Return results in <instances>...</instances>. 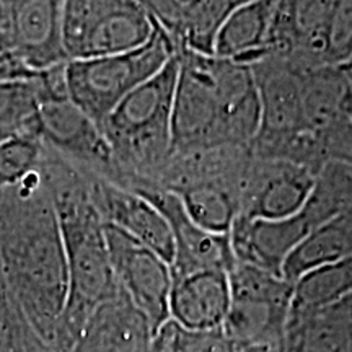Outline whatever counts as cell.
Instances as JSON below:
<instances>
[{
	"label": "cell",
	"mask_w": 352,
	"mask_h": 352,
	"mask_svg": "<svg viewBox=\"0 0 352 352\" xmlns=\"http://www.w3.org/2000/svg\"><path fill=\"white\" fill-rule=\"evenodd\" d=\"M175 56L173 43L155 21L152 38L138 50L98 59L69 60L64 67L67 96L101 131L109 113Z\"/></svg>",
	"instance_id": "obj_5"
},
{
	"label": "cell",
	"mask_w": 352,
	"mask_h": 352,
	"mask_svg": "<svg viewBox=\"0 0 352 352\" xmlns=\"http://www.w3.org/2000/svg\"><path fill=\"white\" fill-rule=\"evenodd\" d=\"M0 352H52L33 333L0 272Z\"/></svg>",
	"instance_id": "obj_25"
},
{
	"label": "cell",
	"mask_w": 352,
	"mask_h": 352,
	"mask_svg": "<svg viewBox=\"0 0 352 352\" xmlns=\"http://www.w3.org/2000/svg\"><path fill=\"white\" fill-rule=\"evenodd\" d=\"M148 352H240L222 329L188 331L168 320L151 336Z\"/></svg>",
	"instance_id": "obj_24"
},
{
	"label": "cell",
	"mask_w": 352,
	"mask_h": 352,
	"mask_svg": "<svg viewBox=\"0 0 352 352\" xmlns=\"http://www.w3.org/2000/svg\"><path fill=\"white\" fill-rule=\"evenodd\" d=\"M316 176L303 165L272 162L252 176L243 189L239 217L250 220H284L296 217L314 195Z\"/></svg>",
	"instance_id": "obj_13"
},
{
	"label": "cell",
	"mask_w": 352,
	"mask_h": 352,
	"mask_svg": "<svg viewBox=\"0 0 352 352\" xmlns=\"http://www.w3.org/2000/svg\"><path fill=\"white\" fill-rule=\"evenodd\" d=\"M131 191L151 201L168 220L175 241L171 276L178 277L204 270L228 272L235 261L230 235H214L197 227L188 217L179 197L170 189H162L155 184H145Z\"/></svg>",
	"instance_id": "obj_11"
},
{
	"label": "cell",
	"mask_w": 352,
	"mask_h": 352,
	"mask_svg": "<svg viewBox=\"0 0 352 352\" xmlns=\"http://www.w3.org/2000/svg\"><path fill=\"white\" fill-rule=\"evenodd\" d=\"M152 19L171 39L176 51L214 56L223 21L240 2H144Z\"/></svg>",
	"instance_id": "obj_16"
},
{
	"label": "cell",
	"mask_w": 352,
	"mask_h": 352,
	"mask_svg": "<svg viewBox=\"0 0 352 352\" xmlns=\"http://www.w3.org/2000/svg\"><path fill=\"white\" fill-rule=\"evenodd\" d=\"M0 272L26 323L54 352L69 296V271L41 168L0 191Z\"/></svg>",
	"instance_id": "obj_1"
},
{
	"label": "cell",
	"mask_w": 352,
	"mask_h": 352,
	"mask_svg": "<svg viewBox=\"0 0 352 352\" xmlns=\"http://www.w3.org/2000/svg\"><path fill=\"white\" fill-rule=\"evenodd\" d=\"M46 147L32 132L0 140V191L15 186L41 168Z\"/></svg>",
	"instance_id": "obj_23"
},
{
	"label": "cell",
	"mask_w": 352,
	"mask_h": 352,
	"mask_svg": "<svg viewBox=\"0 0 352 352\" xmlns=\"http://www.w3.org/2000/svg\"><path fill=\"white\" fill-rule=\"evenodd\" d=\"M176 54L173 152L236 147L259 135L261 100L253 67L188 51Z\"/></svg>",
	"instance_id": "obj_2"
},
{
	"label": "cell",
	"mask_w": 352,
	"mask_h": 352,
	"mask_svg": "<svg viewBox=\"0 0 352 352\" xmlns=\"http://www.w3.org/2000/svg\"><path fill=\"white\" fill-rule=\"evenodd\" d=\"M171 191L179 197L188 217L197 227L214 235H230L240 210L239 202L226 186L212 182H195Z\"/></svg>",
	"instance_id": "obj_21"
},
{
	"label": "cell",
	"mask_w": 352,
	"mask_h": 352,
	"mask_svg": "<svg viewBox=\"0 0 352 352\" xmlns=\"http://www.w3.org/2000/svg\"><path fill=\"white\" fill-rule=\"evenodd\" d=\"M253 74L261 100L259 135H292L305 129L300 78L284 70Z\"/></svg>",
	"instance_id": "obj_19"
},
{
	"label": "cell",
	"mask_w": 352,
	"mask_h": 352,
	"mask_svg": "<svg viewBox=\"0 0 352 352\" xmlns=\"http://www.w3.org/2000/svg\"><path fill=\"white\" fill-rule=\"evenodd\" d=\"M178 69L176 54L160 72L132 90L101 124L118 170V186L147 184L173 153L171 116Z\"/></svg>",
	"instance_id": "obj_4"
},
{
	"label": "cell",
	"mask_w": 352,
	"mask_h": 352,
	"mask_svg": "<svg viewBox=\"0 0 352 352\" xmlns=\"http://www.w3.org/2000/svg\"><path fill=\"white\" fill-rule=\"evenodd\" d=\"M85 176L90 199L101 220L126 232L171 266L175 241L165 215L151 201L131 189L118 186L98 176Z\"/></svg>",
	"instance_id": "obj_12"
},
{
	"label": "cell",
	"mask_w": 352,
	"mask_h": 352,
	"mask_svg": "<svg viewBox=\"0 0 352 352\" xmlns=\"http://www.w3.org/2000/svg\"><path fill=\"white\" fill-rule=\"evenodd\" d=\"M38 74L30 72L19 59H15L10 52L0 51V82L19 80V78H32Z\"/></svg>",
	"instance_id": "obj_26"
},
{
	"label": "cell",
	"mask_w": 352,
	"mask_h": 352,
	"mask_svg": "<svg viewBox=\"0 0 352 352\" xmlns=\"http://www.w3.org/2000/svg\"><path fill=\"white\" fill-rule=\"evenodd\" d=\"M352 296V256L307 272L294 284L289 324Z\"/></svg>",
	"instance_id": "obj_20"
},
{
	"label": "cell",
	"mask_w": 352,
	"mask_h": 352,
	"mask_svg": "<svg viewBox=\"0 0 352 352\" xmlns=\"http://www.w3.org/2000/svg\"><path fill=\"white\" fill-rule=\"evenodd\" d=\"M155 30L144 2L69 0L63 10L64 50L69 60L98 59L138 50Z\"/></svg>",
	"instance_id": "obj_8"
},
{
	"label": "cell",
	"mask_w": 352,
	"mask_h": 352,
	"mask_svg": "<svg viewBox=\"0 0 352 352\" xmlns=\"http://www.w3.org/2000/svg\"><path fill=\"white\" fill-rule=\"evenodd\" d=\"M104 240L120 290L142 316L152 336L170 320L171 266L118 227L104 223Z\"/></svg>",
	"instance_id": "obj_9"
},
{
	"label": "cell",
	"mask_w": 352,
	"mask_h": 352,
	"mask_svg": "<svg viewBox=\"0 0 352 352\" xmlns=\"http://www.w3.org/2000/svg\"><path fill=\"white\" fill-rule=\"evenodd\" d=\"M16 134V132H15ZM10 135H13V132H7V131H2L0 129V140H3V139H7V138H10Z\"/></svg>",
	"instance_id": "obj_29"
},
{
	"label": "cell",
	"mask_w": 352,
	"mask_h": 352,
	"mask_svg": "<svg viewBox=\"0 0 352 352\" xmlns=\"http://www.w3.org/2000/svg\"><path fill=\"white\" fill-rule=\"evenodd\" d=\"M341 67H342V72H344V76H346V83H347L344 113H346L347 121H349L352 126V59L347 60L346 64H341Z\"/></svg>",
	"instance_id": "obj_27"
},
{
	"label": "cell",
	"mask_w": 352,
	"mask_h": 352,
	"mask_svg": "<svg viewBox=\"0 0 352 352\" xmlns=\"http://www.w3.org/2000/svg\"><path fill=\"white\" fill-rule=\"evenodd\" d=\"M240 352H279L272 347H266V346H252V347H243L240 349Z\"/></svg>",
	"instance_id": "obj_28"
},
{
	"label": "cell",
	"mask_w": 352,
	"mask_h": 352,
	"mask_svg": "<svg viewBox=\"0 0 352 352\" xmlns=\"http://www.w3.org/2000/svg\"><path fill=\"white\" fill-rule=\"evenodd\" d=\"M352 256V209L314 228L289 254L283 277L296 284L307 272Z\"/></svg>",
	"instance_id": "obj_18"
},
{
	"label": "cell",
	"mask_w": 352,
	"mask_h": 352,
	"mask_svg": "<svg viewBox=\"0 0 352 352\" xmlns=\"http://www.w3.org/2000/svg\"><path fill=\"white\" fill-rule=\"evenodd\" d=\"M65 64L43 72L44 95L34 120V134L47 151L80 173L118 184L116 165L100 127L67 96Z\"/></svg>",
	"instance_id": "obj_6"
},
{
	"label": "cell",
	"mask_w": 352,
	"mask_h": 352,
	"mask_svg": "<svg viewBox=\"0 0 352 352\" xmlns=\"http://www.w3.org/2000/svg\"><path fill=\"white\" fill-rule=\"evenodd\" d=\"M277 2H240L223 21L214 56L250 65L272 51Z\"/></svg>",
	"instance_id": "obj_17"
},
{
	"label": "cell",
	"mask_w": 352,
	"mask_h": 352,
	"mask_svg": "<svg viewBox=\"0 0 352 352\" xmlns=\"http://www.w3.org/2000/svg\"><path fill=\"white\" fill-rule=\"evenodd\" d=\"M170 320L188 331L222 329L230 308L228 272L204 270L173 277Z\"/></svg>",
	"instance_id": "obj_15"
},
{
	"label": "cell",
	"mask_w": 352,
	"mask_h": 352,
	"mask_svg": "<svg viewBox=\"0 0 352 352\" xmlns=\"http://www.w3.org/2000/svg\"><path fill=\"white\" fill-rule=\"evenodd\" d=\"M43 95V74L32 78L0 82V129L13 134L15 132L34 134L33 126Z\"/></svg>",
	"instance_id": "obj_22"
},
{
	"label": "cell",
	"mask_w": 352,
	"mask_h": 352,
	"mask_svg": "<svg viewBox=\"0 0 352 352\" xmlns=\"http://www.w3.org/2000/svg\"><path fill=\"white\" fill-rule=\"evenodd\" d=\"M63 10L64 2L59 0L0 2L2 50L33 74L69 63L64 50Z\"/></svg>",
	"instance_id": "obj_10"
},
{
	"label": "cell",
	"mask_w": 352,
	"mask_h": 352,
	"mask_svg": "<svg viewBox=\"0 0 352 352\" xmlns=\"http://www.w3.org/2000/svg\"><path fill=\"white\" fill-rule=\"evenodd\" d=\"M230 308L222 331L240 349L266 346L283 352L294 285L284 277L233 261L228 270Z\"/></svg>",
	"instance_id": "obj_7"
},
{
	"label": "cell",
	"mask_w": 352,
	"mask_h": 352,
	"mask_svg": "<svg viewBox=\"0 0 352 352\" xmlns=\"http://www.w3.org/2000/svg\"><path fill=\"white\" fill-rule=\"evenodd\" d=\"M41 176L54 202L69 271V296L54 352H70L91 316L121 290L109 261L104 223L90 199L87 176L47 148Z\"/></svg>",
	"instance_id": "obj_3"
},
{
	"label": "cell",
	"mask_w": 352,
	"mask_h": 352,
	"mask_svg": "<svg viewBox=\"0 0 352 352\" xmlns=\"http://www.w3.org/2000/svg\"><path fill=\"white\" fill-rule=\"evenodd\" d=\"M318 227L307 208L284 220H250L236 217L230 232L235 261L283 277V266L294 248Z\"/></svg>",
	"instance_id": "obj_14"
}]
</instances>
